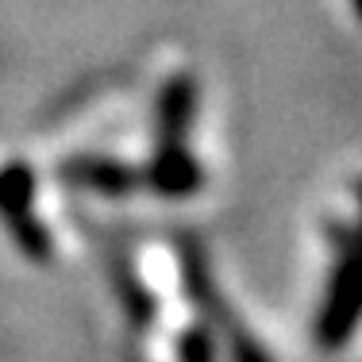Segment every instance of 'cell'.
<instances>
[{"mask_svg":"<svg viewBox=\"0 0 362 362\" xmlns=\"http://www.w3.org/2000/svg\"><path fill=\"white\" fill-rule=\"evenodd\" d=\"M151 185L162 197H185L189 189L201 185V170L185 154V146H162L154 154V166H151Z\"/></svg>","mask_w":362,"mask_h":362,"instance_id":"4","label":"cell"},{"mask_svg":"<svg viewBox=\"0 0 362 362\" xmlns=\"http://www.w3.org/2000/svg\"><path fill=\"white\" fill-rule=\"evenodd\" d=\"M62 177L70 185H81V189H93V193H105V197H119L135 185V174L119 162H108V158H74L62 166Z\"/></svg>","mask_w":362,"mask_h":362,"instance_id":"2","label":"cell"},{"mask_svg":"<svg viewBox=\"0 0 362 362\" xmlns=\"http://www.w3.org/2000/svg\"><path fill=\"white\" fill-rule=\"evenodd\" d=\"M181 362H212V343H209V335L189 332L185 339H181Z\"/></svg>","mask_w":362,"mask_h":362,"instance_id":"5","label":"cell"},{"mask_svg":"<svg viewBox=\"0 0 362 362\" xmlns=\"http://www.w3.org/2000/svg\"><path fill=\"white\" fill-rule=\"evenodd\" d=\"M193 81L189 77H174V81L162 89V100H158V151L162 146H181V135L189 127V116H193Z\"/></svg>","mask_w":362,"mask_h":362,"instance_id":"3","label":"cell"},{"mask_svg":"<svg viewBox=\"0 0 362 362\" xmlns=\"http://www.w3.org/2000/svg\"><path fill=\"white\" fill-rule=\"evenodd\" d=\"M0 220L31 262H50L54 247H50L47 228L35 216V177L23 162H8L0 170Z\"/></svg>","mask_w":362,"mask_h":362,"instance_id":"1","label":"cell"}]
</instances>
